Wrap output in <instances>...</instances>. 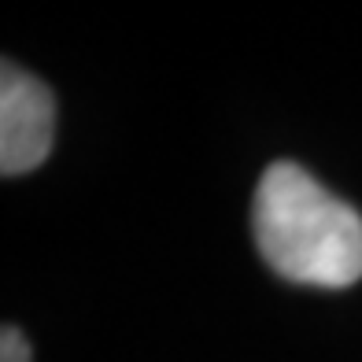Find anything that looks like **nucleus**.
Listing matches in <instances>:
<instances>
[{
  "instance_id": "1",
  "label": "nucleus",
  "mask_w": 362,
  "mask_h": 362,
  "mask_svg": "<svg viewBox=\"0 0 362 362\" xmlns=\"http://www.w3.org/2000/svg\"><path fill=\"white\" fill-rule=\"evenodd\" d=\"M252 229L270 270L296 285L348 288L362 277V215L288 159L259 177Z\"/></svg>"
},
{
  "instance_id": "2",
  "label": "nucleus",
  "mask_w": 362,
  "mask_h": 362,
  "mask_svg": "<svg viewBox=\"0 0 362 362\" xmlns=\"http://www.w3.org/2000/svg\"><path fill=\"white\" fill-rule=\"evenodd\" d=\"M56 104L45 81L4 63L0 74V170L8 177L41 167L52 152Z\"/></svg>"
},
{
  "instance_id": "3",
  "label": "nucleus",
  "mask_w": 362,
  "mask_h": 362,
  "mask_svg": "<svg viewBox=\"0 0 362 362\" xmlns=\"http://www.w3.org/2000/svg\"><path fill=\"white\" fill-rule=\"evenodd\" d=\"M0 362H30V344L15 325H4V337H0Z\"/></svg>"
}]
</instances>
